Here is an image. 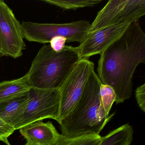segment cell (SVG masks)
Listing matches in <instances>:
<instances>
[{"label": "cell", "mask_w": 145, "mask_h": 145, "mask_svg": "<svg viewBox=\"0 0 145 145\" xmlns=\"http://www.w3.org/2000/svg\"><path fill=\"white\" fill-rule=\"evenodd\" d=\"M145 61V34L139 20L100 54L97 71L101 83L112 88L116 104L131 97L133 75Z\"/></svg>", "instance_id": "cell-1"}, {"label": "cell", "mask_w": 145, "mask_h": 145, "mask_svg": "<svg viewBox=\"0 0 145 145\" xmlns=\"http://www.w3.org/2000/svg\"><path fill=\"white\" fill-rule=\"evenodd\" d=\"M101 84L98 75L94 70L92 71L80 99L60 124L62 136L72 139L89 135H100L115 114H107L101 103Z\"/></svg>", "instance_id": "cell-2"}, {"label": "cell", "mask_w": 145, "mask_h": 145, "mask_svg": "<svg viewBox=\"0 0 145 145\" xmlns=\"http://www.w3.org/2000/svg\"><path fill=\"white\" fill-rule=\"evenodd\" d=\"M81 59L77 47L66 46L56 52L50 45H44L25 75L32 88L60 89Z\"/></svg>", "instance_id": "cell-3"}, {"label": "cell", "mask_w": 145, "mask_h": 145, "mask_svg": "<svg viewBox=\"0 0 145 145\" xmlns=\"http://www.w3.org/2000/svg\"><path fill=\"white\" fill-rule=\"evenodd\" d=\"M21 26L24 38L30 42L46 44L54 37L63 36L67 38V43L80 44L86 38L91 24L86 20L64 24L23 22Z\"/></svg>", "instance_id": "cell-4"}, {"label": "cell", "mask_w": 145, "mask_h": 145, "mask_svg": "<svg viewBox=\"0 0 145 145\" xmlns=\"http://www.w3.org/2000/svg\"><path fill=\"white\" fill-rule=\"evenodd\" d=\"M26 109L14 127L16 130L30 123L52 119L58 122L60 108L59 89H43L31 88Z\"/></svg>", "instance_id": "cell-5"}, {"label": "cell", "mask_w": 145, "mask_h": 145, "mask_svg": "<svg viewBox=\"0 0 145 145\" xmlns=\"http://www.w3.org/2000/svg\"><path fill=\"white\" fill-rule=\"evenodd\" d=\"M145 15V0H110L97 13L89 32L138 21Z\"/></svg>", "instance_id": "cell-6"}, {"label": "cell", "mask_w": 145, "mask_h": 145, "mask_svg": "<svg viewBox=\"0 0 145 145\" xmlns=\"http://www.w3.org/2000/svg\"><path fill=\"white\" fill-rule=\"evenodd\" d=\"M95 65L88 59H81L76 64L60 89L59 124L69 114L80 99Z\"/></svg>", "instance_id": "cell-7"}, {"label": "cell", "mask_w": 145, "mask_h": 145, "mask_svg": "<svg viewBox=\"0 0 145 145\" xmlns=\"http://www.w3.org/2000/svg\"><path fill=\"white\" fill-rule=\"evenodd\" d=\"M22 26L12 10L0 0V52L2 56L18 58L26 49Z\"/></svg>", "instance_id": "cell-8"}, {"label": "cell", "mask_w": 145, "mask_h": 145, "mask_svg": "<svg viewBox=\"0 0 145 145\" xmlns=\"http://www.w3.org/2000/svg\"><path fill=\"white\" fill-rule=\"evenodd\" d=\"M131 23L110 25L89 32L84 41L77 47L81 59H88L101 54L123 35Z\"/></svg>", "instance_id": "cell-9"}, {"label": "cell", "mask_w": 145, "mask_h": 145, "mask_svg": "<svg viewBox=\"0 0 145 145\" xmlns=\"http://www.w3.org/2000/svg\"><path fill=\"white\" fill-rule=\"evenodd\" d=\"M19 129L26 140L25 145H57L62 137L50 121L44 123L39 120Z\"/></svg>", "instance_id": "cell-10"}, {"label": "cell", "mask_w": 145, "mask_h": 145, "mask_svg": "<svg viewBox=\"0 0 145 145\" xmlns=\"http://www.w3.org/2000/svg\"><path fill=\"white\" fill-rule=\"evenodd\" d=\"M29 101V91L0 102V118L14 128L24 112Z\"/></svg>", "instance_id": "cell-11"}, {"label": "cell", "mask_w": 145, "mask_h": 145, "mask_svg": "<svg viewBox=\"0 0 145 145\" xmlns=\"http://www.w3.org/2000/svg\"><path fill=\"white\" fill-rule=\"evenodd\" d=\"M31 88L25 75L17 79L1 82L0 102L22 95Z\"/></svg>", "instance_id": "cell-12"}, {"label": "cell", "mask_w": 145, "mask_h": 145, "mask_svg": "<svg viewBox=\"0 0 145 145\" xmlns=\"http://www.w3.org/2000/svg\"><path fill=\"white\" fill-rule=\"evenodd\" d=\"M133 127L127 123L103 137L99 145H131L133 140Z\"/></svg>", "instance_id": "cell-13"}, {"label": "cell", "mask_w": 145, "mask_h": 145, "mask_svg": "<svg viewBox=\"0 0 145 145\" xmlns=\"http://www.w3.org/2000/svg\"><path fill=\"white\" fill-rule=\"evenodd\" d=\"M43 2L58 7L63 10H75L92 7L101 2V0H43Z\"/></svg>", "instance_id": "cell-14"}, {"label": "cell", "mask_w": 145, "mask_h": 145, "mask_svg": "<svg viewBox=\"0 0 145 145\" xmlns=\"http://www.w3.org/2000/svg\"><path fill=\"white\" fill-rule=\"evenodd\" d=\"M103 137L100 135H89L72 139L63 136L57 145H99Z\"/></svg>", "instance_id": "cell-15"}, {"label": "cell", "mask_w": 145, "mask_h": 145, "mask_svg": "<svg viewBox=\"0 0 145 145\" xmlns=\"http://www.w3.org/2000/svg\"><path fill=\"white\" fill-rule=\"evenodd\" d=\"M100 96L101 103L107 114H109L113 104L115 102L116 95L112 87L101 84L100 86Z\"/></svg>", "instance_id": "cell-16"}, {"label": "cell", "mask_w": 145, "mask_h": 145, "mask_svg": "<svg viewBox=\"0 0 145 145\" xmlns=\"http://www.w3.org/2000/svg\"><path fill=\"white\" fill-rule=\"evenodd\" d=\"M15 131L13 127L6 123L0 118V141L7 145H11L8 138Z\"/></svg>", "instance_id": "cell-17"}, {"label": "cell", "mask_w": 145, "mask_h": 145, "mask_svg": "<svg viewBox=\"0 0 145 145\" xmlns=\"http://www.w3.org/2000/svg\"><path fill=\"white\" fill-rule=\"evenodd\" d=\"M67 42V38L63 36H56L52 38L50 41L52 49L56 52H61L64 49Z\"/></svg>", "instance_id": "cell-18"}, {"label": "cell", "mask_w": 145, "mask_h": 145, "mask_svg": "<svg viewBox=\"0 0 145 145\" xmlns=\"http://www.w3.org/2000/svg\"><path fill=\"white\" fill-rule=\"evenodd\" d=\"M135 98L137 104L142 111H145V84L140 86L135 91Z\"/></svg>", "instance_id": "cell-19"}, {"label": "cell", "mask_w": 145, "mask_h": 145, "mask_svg": "<svg viewBox=\"0 0 145 145\" xmlns=\"http://www.w3.org/2000/svg\"><path fill=\"white\" fill-rule=\"evenodd\" d=\"M1 52H0V57L1 56Z\"/></svg>", "instance_id": "cell-20"}]
</instances>
